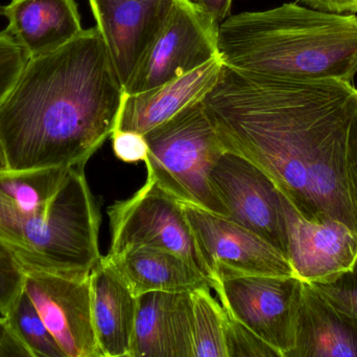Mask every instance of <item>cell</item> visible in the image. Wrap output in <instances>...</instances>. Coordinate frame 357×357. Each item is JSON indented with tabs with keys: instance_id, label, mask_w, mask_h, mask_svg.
I'll use <instances>...</instances> for the list:
<instances>
[{
	"instance_id": "obj_1",
	"label": "cell",
	"mask_w": 357,
	"mask_h": 357,
	"mask_svg": "<svg viewBox=\"0 0 357 357\" xmlns=\"http://www.w3.org/2000/svg\"><path fill=\"white\" fill-rule=\"evenodd\" d=\"M225 150L259 168L306 219L357 232V88L224 64L203 100Z\"/></svg>"
},
{
	"instance_id": "obj_2",
	"label": "cell",
	"mask_w": 357,
	"mask_h": 357,
	"mask_svg": "<svg viewBox=\"0 0 357 357\" xmlns=\"http://www.w3.org/2000/svg\"><path fill=\"white\" fill-rule=\"evenodd\" d=\"M123 94L96 27L29 58L0 103L6 169L85 168L112 136Z\"/></svg>"
},
{
	"instance_id": "obj_3",
	"label": "cell",
	"mask_w": 357,
	"mask_h": 357,
	"mask_svg": "<svg viewBox=\"0 0 357 357\" xmlns=\"http://www.w3.org/2000/svg\"><path fill=\"white\" fill-rule=\"evenodd\" d=\"M227 66L291 79L335 78L354 83L357 16L284 3L230 15L218 29Z\"/></svg>"
},
{
	"instance_id": "obj_4",
	"label": "cell",
	"mask_w": 357,
	"mask_h": 357,
	"mask_svg": "<svg viewBox=\"0 0 357 357\" xmlns=\"http://www.w3.org/2000/svg\"><path fill=\"white\" fill-rule=\"evenodd\" d=\"M85 168H71L47 207L23 213L0 205V241L36 270L89 277L100 261V215Z\"/></svg>"
},
{
	"instance_id": "obj_5",
	"label": "cell",
	"mask_w": 357,
	"mask_h": 357,
	"mask_svg": "<svg viewBox=\"0 0 357 357\" xmlns=\"http://www.w3.org/2000/svg\"><path fill=\"white\" fill-rule=\"evenodd\" d=\"M148 180L184 205L226 216L210 186V173L225 152L203 100L144 134Z\"/></svg>"
},
{
	"instance_id": "obj_6",
	"label": "cell",
	"mask_w": 357,
	"mask_h": 357,
	"mask_svg": "<svg viewBox=\"0 0 357 357\" xmlns=\"http://www.w3.org/2000/svg\"><path fill=\"white\" fill-rule=\"evenodd\" d=\"M111 245L107 255L134 249H154L178 254L203 272L210 282L182 203L159 188L146 184L125 201L108 209Z\"/></svg>"
},
{
	"instance_id": "obj_7",
	"label": "cell",
	"mask_w": 357,
	"mask_h": 357,
	"mask_svg": "<svg viewBox=\"0 0 357 357\" xmlns=\"http://www.w3.org/2000/svg\"><path fill=\"white\" fill-rule=\"evenodd\" d=\"M220 24L191 0H173L169 13L126 84V94L154 89L218 56Z\"/></svg>"
},
{
	"instance_id": "obj_8",
	"label": "cell",
	"mask_w": 357,
	"mask_h": 357,
	"mask_svg": "<svg viewBox=\"0 0 357 357\" xmlns=\"http://www.w3.org/2000/svg\"><path fill=\"white\" fill-rule=\"evenodd\" d=\"M225 312L264 340L280 357L295 347L303 281L295 276H245L213 286Z\"/></svg>"
},
{
	"instance_id": "obj_9",
	"label": "cell",
	"mask_w": 357,
	"mask_h": 357,
	"mask_svg": "<svg viewBox=\"0 0 357 357\" xmlns=\"http://www.w3.org/2000/svg\"><path fill=\"white\" fill-rule=\"evenodd\" d=\"M182 205L209 272L211 289L218 281L235 277L295 276L284 254L255 233L226 216Z\"/></svg>"
},
{
	"instance_id": "obj_10",
	"label": "cell",
	"mask_w": 357,
	"mask_h": 357,
	"mask_svg": "<svg viewBox=\"0 0 357 357\" xmlns=\"http://www.w3.org/2000/svg\"><path fill=\"white\" fill-rule=\"evenodd\" d=\"M210 186L227 211V217L287 255L282 193L251 161L225 151L212 168Z\"/></svg>"
},
{
	"instance_id": "obj_11",
	"label": "cell",
	"mask_w": 357,
	"mask_h": 357,
	"mask_svg": "<svg viewBox=\"0 0 357 357\" xmlns=\"http://www.w3.org/2000/svg\"><path fill=\"white\" fill-rule=\"evenodd\" d=\"M23 289L67 357H102L94 333L89 277L22 265Z\"/></svg>"
},
{
	"instance_id": "obj_12",
	"label": "cell",
	"mask_w": 357,
	"mask_h": 357,
	"mask_svg": "<svg viewBox=\"0 0 357 357\" xmlns=\"http://www.w3.org/2000/svg\"><path fill=\"white\" fill-rule=\"evenodd\" d=\"M282 203L287 258L295 277L306 283H321L354 268L357 260L356 231L337 219H306L287 197H282Z\"/></svg>"
},
{
	"instance_id": "obj_13",
	"label": "cell",
	"mask_w": 357,
	"mask_h": 357,
	"mask_svg": "<svg viewBox=\"0 0 357 357\" xmlns=\"http://www.w3.org/2000/svg\"><path fill=\"white\" fill-rule=\"evenodd\" d=\"M173 0H89L115 71L125 87L160 29Z\"/></svg>"
},
{
	"instance_id": "obj_14",
	"label": "cell",
	"mask_w": 357,
	"mask_h": 357,
	"mask_svg": "<svg viewBox=\"0 0 357 357\" xmlns=\"http://www.w3.org/2000/svg\"><path fill=\"white\" fill-rule=\"evenodd\" d=\"M224 62L220 54L197 68L154 89L123 94L114 131L146 134L183 109L204 100L218 83Z\"/></svg>"
},
{
	"instance_id": "obj_15",
	"label": "cell",
	"mask_w": 357,
	"mask_h": 357,
	"mask_svg": "<svg viewBox=\"0 0 357 357\" xmlns=\"http://www.w3.org/2000/svg\"><path fill=\"white\" fill-rule=\"evenodd\" d=\"M130 357H193L190 293L138 296Z\"/></svg>"
},
{
	"instance_id": "obj_16",
	"label": "cell",
	"mask_w": 357,
	"mask_h": 357,
	"mask_svg": "<svg viewBox=\"0 0 357 357\" xmlns=\"http://www.w3.org/2000/svg\"><path fill=\"white\" fill-rule=\"evenodd\" d=\"M94 333L102 357L131 356L137 297L105 257L90 274Z\"/></svg>"
},
{
	"instance_id": "obj_17",
	"label": "cell",
	"mask_w": 357,
	"mask_h": 357,
	"mask_svg": "<svg viewBox=\"0 0 357 357\" xmlns=\"http://www.w3.org/2000/svg\"><path fill=\"white\" fill-rule=\"evenodd\" d=\"M357 357V319L337 309L314 285L303 282L289 357Z\"/></svg>"
},
{
	"instance_id": "obj_18",
	"label": "cell",
	"mask_w": 357,
	"mask_h": 357,
	"mask_svg": "<svg viewBox=\"0 0 357 357\" xmlns=\"http://www.w3.org/2000/svg\"><path fill=\"white\" fill-rule=\"evenodd\" d=\"M4 16L6 33L29 59L61 48L84 29L75 0H10Z\"/></svg>"
},
{
	"instance_id": "obj_19",
	"label": "cell",
	"mask_w": 357,
	"mask_h": 357,
	"mask_svg": "<svg viewBox=\"0 0 357 357\" xmlns=\"http://www.w3.org/2000/svg\"><path fill=\"white\" fill-rule=\"evenodd\" d=\"M136 297L152 291L191 293L211 289L209 279L182 256L154 249H134L105 256Z\"/></svg>"
},
{
	"instance_id": "obj_20",
	"label": "cell",
	"mask_w": 357,
	"mask_h": 357,
	"mask_svg": "<svg viewBox=\"0 0 357 357\" xmlns=\"http://www.w3.org/2000/svg\"><path fill=\"white\" fill-rule=\"evenodd\" d=\"M70 169L0 170V205H8L23 213L45 209Z\"/></svg>"
},
{
	"instance_id": "obj_21",
	"label": "cell",
	"mask_w": 357,
	"mask_h": 357,
	"mask_svg": "<svg viewBox=\"0 0 357 357\" xmlns=\"http://www.w3.org/2000/svg\"><path fill=\"white\" fill-rule=\"evenodd\" d=\"M204 287L190 293L193 357H227L224 308Z\"/></svg>"
},
{
	"instance_id": "obj_22",
	"label": "cell",
	"mask_w": 357,
	"mask_h": 357,
	"mask_svg": "<svg viewBox=\"0 0 357 357\" xmlns=\"http://www.w3.org/2000/svg\"><path fill=\"white\" fill-rule=\"evenodd\" d=\"M3 316L15 335L26 346L31 357H67L44 324L24 289Z\"/></svg>"
},
{
	"instance_id": "obj_23",
	"label": "cell",
	"mask_w": 357,
	"mask_h": 357,
	"mask_svg": "<svg viewBox=\"0 0 357 357\" xmlns=\"http://www.w3.org/2000/svg\"><path fill=\"white\" fill-rule=\"evenodd\" d=\"M225 316L227 357H280L264 340L247 326L229 316Z\"/></svg>"
},
{
	"instance_id": "obj_24",
	"label": "cell",
	"mask_w": 357,
	"mask_h": 357,
	"mask_svg": "<svg viewBox=\"0 0 357 357\" xmlns=\"http://www.w3.org/2000/svg\"><path fill=\"white\" fill-rule=\"evenodd\" d=\"M24 285V268L15 254L0 241V314L6 316Z\"/></svg>"
},
{
	"instance_id": "obj_25",
	"label": "cell",
	"mask_w": 357,
	"mask_h": 357,
	"mask_svg": "<svg viewBox=\"0 0 357 357\" xmlns=\"http://www.w3.org/2000/svg\"><path fill=\"white\" fill-rule=\"evenodd\" d=\"M314 285L333 306L357 319V260L351 270Z\"/></svg>"
},
{
	"instance_id": "obj_26",
	"label": "cell",
	"mask_w": 357,
	"mask_h": 357,
	"mask_svg": "<svg viewBox=\"0 0 357 357\" xmlns=\"http://www.w3.org/2000/svg\"><path fill=\"white\" fill-rule=\"evenodd\" d=\"M27 58L24 50L6 29L0 31V103L18 79Z\"/></svg>"
},
{
	"instance_id": "obj_27",
	"label": "cell",
	"mask_w": 357,
	"mask_h": 357,
	"mask_svg": "<svg viewBox=\"0 0 357 357\" xmlns=\"http://www.w3.org/2000/svg\"><path fill=\"white\" fill-rule=\"evenodd\" d=\"M111 138L113 151L117 159L125 163L146 161L149 146L144 134L133 131H114Z\"/></svg>"
},
{
	"instance_id": "obj_28",
	"label": "cell",
	"mask_w": 357,
	"mask_h": 357,
	"mask_svg": "<svg viewBox=\"0 0 357 357\" xmlns=\"http://www.w3.org/2000/svg\"><path fill=\"white\" fill-rule=\"evenodd\" d=\"M0 357H31L26 346L15 335L3 316L0 318Z\"/></svg>"
},
{
	"instance_id": "obj_29",
	"label": "cell",
	"mask_w": 357,
	"mask_h": 357,
	"mask_svg": "<svg viewBox=\"0 0 357 357\" xmlns=\"http://www.w3.org/2000/svg\"><path fill=\"white\" fill-rule=\"evenodd\" d=\"M310 8L337 14H356L357 0H297Z\"/></svg>"
},
{
	"instance_id": "obj_30",
	"label": "cell",
	"mask_w": 357,
	"mask_h": 357,
	"mask_svg": "<svg viewBox=\"0 0 357 357\" xmlns=\"http://www.w3.org/2000/svg\"><path fill=\"white\" fill-rule=\"evenodd\" d=\"M205 10L218 24L230 16L233 0H191Z\"/></svg>"
},
{
	"instance_id": "obj_31",
	"label": "cell",
	"mask_w": 357,
	"mask_h": 357,
	"mask_svg": "<svg viewBox=\"0 0 357 357\" xmlns=\"http://www.w3.org/2000/svg\"><path fill=\"white\" fill-rule=\"evenodd\" d=\"M6 169V161H4L3 153H2L1 147H0V170Z\"/></svg>"
},
{
	"instance_id": "obj_32",
	"label": "cell",
	"mask_w": 357,
	"mask_h": 357,
	"mask_svg": "<svg viewBox=\"0 0 357 357\" xmlns=\"http://www.w3.org/2000/svg\"><path fill=\"white\" fill-rule=\"evenodd\" d=\"M0 16H4V6L0 4Z\"/></svg>"
}]
</instances>
